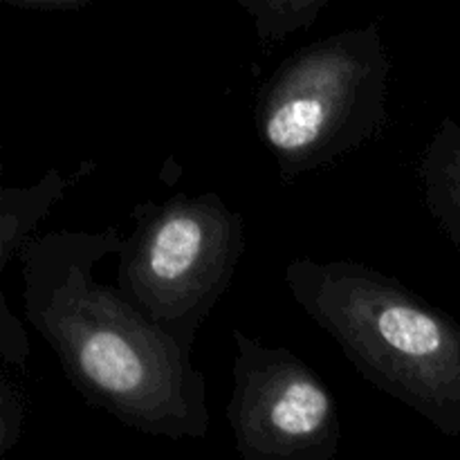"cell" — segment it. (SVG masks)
Returning a JSON list of instances; mask_svg holds the SVG:
<instances>
[{"instance_id":"obj_7","label":"cell","mask_w":460,"mask_h":460,"mask_svg":"<svg viewBox=\"0 0 460 460\" xmlns=\"http://www.w3.org/2000/svg\"><path fill=\"white\" fill-rule=\"evenodd\" d=\"M254 22L263 45H279L299 31L310 30L331 0H236Z\"/></svg>"},{"instance_id":"obj_8","label":"cell","mask_w":460,"mask_h":460,"mask_svg":"<svg viewBox=\"0 0 460 460\" xmlns=\"http://www.w3.org/2000/svg\"><path fill=\"white\" fill-rule=\"evenodd\" d=\"M22 411H3L0 413V454L7 452L16 443L21 434Z\"/></svg>"},{"instance_id":"obj_5","label":"cell","mask_w":460,"mask_h":460,"mask_svg":"<svg viewBox=\"0 0 460 460\" xmlns=\"http://www.w3.org/2000/svg\"><path fill=\"white\" fill-rule=\"evenodd\" d=\"M227 422L245 460H332L340 452V404L296 353L232 331Z\"/></svg>"},{"instance_id":"obj_3","label":"cell","mask_w":460,"mask_h":460,"mask_svg":"<svg viewBox=\"0 0 460 460\" xmlns=\"http://www.w3.org/2000/svg\"><path fill=\"white\" fill-rule=\"evenodd\" d=\"M391 70L377 22L314 40L279 63L259 90L254 124L283 182L335 164L386 128Z\"/></svg>"},{"instance_id":"obj_6","label":"cell","mask_w":460,"mask_h":460,"mask_svg":"<svg viewBox=\"0 0 460 460\" xmlns=\"http://www.w3.org/2000/svg\"><path fill=\"white\" fill-rule=\"evenodd\" d=\"M427 211L460 250V117H445L418 166Z\"/></svg>"},{"instance_id":"obj_2","label":"cell","mask_w":460,"mask_h":460,"mask_svg":"<svg viewBox=\"0 0 460 460\" xmlns=\"http://www.w3.org/2000/svg\"><path fill=\"white\" fill-rule=\"evenodd\" d=\"M283 281L368 385L460 438V323L452 314L359 261L296 256Z\"/></svg>"},{"instance_id":"obj_4","label":"cell","mask_w":460,"mask_h":460,"mask_svg":"<svg viewBox=\"0 0 460 460\" xmlns=\"http://www.w3.org/2000/svg\"><path fill=\"white\" fill-rule=\"evenodd\" d=\"M117 250V288L193 353L198 331L229 290L245 254V218L216 191L175 193L133 209Z\"/></svg>"},{"instance_id":"obj_1","label":"cell","mask_w":460,"mask_h":460,"mask_svg":"<svg viewBox=\"0 0 460 460\" xmlns=\"http://www.w3.org/2000/svg\"><path fill=\"white\" fill-rule=\"evenodd\" d=\"M117 227L57 229L21 245L25 319L76 394L139 434L202 440L211 413L193 353L94 270L117 254Z\"/></svg>"},{"instance_id":"obj_9","label":"cell","mask_w":460,"mask_h":460,"mask_svg":"<svg viewBox=\"0 0 460 460\" xmlns=\"http://www.w3.org/2000/svg\"><path fill=\"white\" fill-rule=\"evenodd\" d=\"M0 3L18 4V7L31 9H76L84 4L97 3V0H0Z\"/></svg>"},{"instance_id":"obj_10","label":"cell","mask_w":460,"mask_h":460,"mask_svg":"<svg viewBox=\"0 0 460 460\" xmlns=\"http://www.w3.org/2000/svg\"><path fill=\"white\" fill-rule=\"evenodd\" d=\"M3 411H22V409L21 404L16 402V398L0 386V413Z\"/></svg>"}]
</instances>
